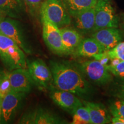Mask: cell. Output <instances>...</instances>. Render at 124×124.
Returning <instances> with one entry per match:
<instances>
[{"label": "cell", "mask_w": 124, "mask_h": 124, "mask_svg": "<svg viewBox=\"0 0 124 124\" xmlns=\"http://www.w3.org/2000/svg\"><path fill=\"white\" fill-rule=\"evenodd\" d=\"M93 58H94L95 60L100 61L105 67H107L108 66V62H110L111 60L109 56H108V54H107V52H104L103 53L97 54V55L94 56Z\"/></svg>", "instance_id": "26"}, {"label": "cell", "mask_w": 124, "mask_h": 124, "mask_svg": "<svg viewBox=\"0 0 124 124\" xmlns=\"http://www.w3.org/2000/svg\"><path fill=\"white\" fill-rule=\"evenodd\" d=\"M0 59L8 71L27 68L25 53L13 40L0 33Z\"/></svg>", "instance_id": "2"}, {"label": "cell", "mask_w": 124, "mask_h": 124, "mask_svg": "<svg viewBox=\"0 0 124 124\" xmlns=\"http://www.w3.org/2000/svg\"><path fill=\"white\" fill-rule=\"evenodd\" d=\"M75 28L82 35L94 32L95 25V7L83 10L72 17Z\"/></svg>", "instance_id": "13"}, {"label": "cell", "mask_w": 124, "mask_h": 124, "mask_svg": "<svg viewBox=\"0 0 124 124\" xmlns=\"http://www.w3.org/2000/svg\"><path fill=\"white\" fill-rule=\"evenodd\" d=\"M118 18L110 0H97L95 6L94 32L108 28H118Z\"/></svg>", "instance_id": "5"}, {"label": "cell", "mask_w": 124, "mask_h": 124, "mask_svg": "<svg viewBox=\"0 0 124 124\" xmlns=\"http://www.w3.org/2000/svg\"><path fill=\"white\" fill-rule=\"evenodd\" d=\"M43 25V38L46 46L54 53L64 55L60 29L45 17H40Z\"/></svg>", "instance_id": "8"}, {"label": "cell", "mask_w": 124, "mask_h": 124, "mask_svg": "<svg viewBox=\"0 0 124 124\" xmlns=\"http://www.w3.org/2000/svg\"><path fill=\"white\" fill-rule=\"evenodd\" d=\"M106 68L112 75L120 78H124V61H121L115 66H108Z\"/></svg>", "instance_id": "25"}, {"label": "cell", "mask_w": 124, "mask_h": 124, "mask_svg": "<svg viewBox=\"0 0 124 124\" xmlns=\"http://www.w3.org/2000/svg\"><path fill=\"white\" fill-rule=\"evenodd\" d=\"M111 122L113 124H124V118L113 117Z\"/></svg>", "instance_id": "28"}, {"label": "cell", "mask_w": 124, "mask_h": 124, "mask_svg": "<svg viewBox=\"0 0 124 124\" xmlns=\"http://www.w3.org/2000/svg\"><path fill=\"white\" fill-rule=\"evenodd\" d=\"M5 72V71L3 70L2 69H1V68H0V85H1V81H2L3 77H4V75Z\"/></svg>", "instance_id": "30"}, {"label": "cell", "mask_w": 124, "mask_h": 124, "mask_svg": "<svg viewBox=\"0 0 124 124\" xmlns=\"http://www.w3.org/2000/svg\"><path fill=\"white\" fill-rule=\"evenodd\" d=\"M76 66L86 78L97 85H105L112 81V74L98 60H87Z\"/></svg>", "instance_id": "6"}, {"label": "cell", "mask_w": 124, "mask_h": 124, "mask_svg": "<svg viewBox=\"0 0 124 124\" xmlns=\"http://www.w3.org/2000/svg\"><path fill=\"white\" fill-rule=\"evenodd\" d=\"M71 17L83 10L95 7L97 0H62Z\"/></svg>", "instance_id": "18"}, {"label": "cell", "mask_w": 124, "mask_h": 124, "mask_svg": "<svg viewBox=\"0 0 124 124\" xmlns=\"http://www.w3.org/2000/svg\"><path fill=\"white\" fill-rule=\"evenodd\" d=\"M71 114L72 115V124H91L89 111L83 104L78 107Z\"/></svg>", "instance_id": "20"}, {"label": "cell", "mask_w": 124, "mask_h": 124, "mask_svg": "<svg viewBox=\"0 0 124 124\" xmlns=\"http://www.w3.org/2000/svg\"><path fill=\"white\" fill-rule=\"evenodd\" d=\"M115 95L119 99L124 100V79L120 83L116 91Z\"/></svg>", "instance_id": "27"}, {"label": "cell", "mask_w": 124, "mask_h": 124, "mask_svg": "<svg viewBox=\"0 0 124 124\" xmlns=\"http://www.w3.org/2000/svg\"><path fill=\"white\" fill-rule=\"evenodd\" d=\"M12 90L10 80L8 76L7 71L5 72L4 75L0 85V99L2 100L4 97Z\"/></svg>", "instance_id": "24"}, {"label": "cell", "mask_w": 124, "mask_h": 124, "mask_svg": "<svg viewBox=\"0 0 124 124\" xmlns=\"http://www.w3.org/2000/svg\"><path fill=\"white\" fill-rule=\"evenodd\" d=\"M66 121L47 110L43 108H38L35 109L33 124H66Z\"/></svg>", "instance_id": "19"}, {"label": "cell", "mask_w": 124, "mask_h": 124, "mask_svg": "<svg viewBox=\"0 0 124 124\" xmlns=\"http://www.w3.org/2000/svg\"><path fill=\"white\" fill-rule=\"evenodd\" d=\"M83 104L89 111L91 124L110 123V113L103 104L85 101H83Z\"/></svg>", "instance_id": "15"}, {"label": "cell", "mask_w": 124, "mask_h": 124, "mask_svg": "<svg viewBox=\"0 0 124 124\" xmlns=\"http://www.w3.org/2000/svg\"><path fill=\"white\" fill-rule=\"evenodd\" d=\"M106 52L110 59L117 58L124 61V41L118 43L115 47Z\"/></svg>", "instance_id": "23"}, {"label": "cell", "mask_w": 124, "mask_h": 124, "mask_svg": "<svg viewBox=\"0 0 124 124\" xmlns=\"http://www.w3.org/2000/svg\"><path fill=\"white\" fill-rule=\"evenodd\" d=\"M12 90L28 94L34 85L27 68H18L7 71Z\"/></svg>", "instance_id": "11"}, {"label": "cell", "mask_w": 124, "mask_h": 124, "mask_svg": "<svg viewBox=\"0 0 124 124\" xmlns=\"http://www.w3.org/2000/svg\"><path fill=\"white\" fill-rule=\"evenodd\" d=\"M106 52L95 39L93 37L83 38L74 54L78 56L93 57Z\"/></svg>", "instance_id": "17"}, {"label": "cell", "mask_w": 124, "mask_h": 124, "mask_svg": "<svg viewBox=\"0 0 124 124\" xmlns=\"http://www.w3.org/2000/svg\"><path fill=\"white\" fill-rule=\"evenodd\" d=\"M27 69L34 85L40 90H49L53 86V79L50 68L41 59H27Z\"/></svg>", "instance_id": "4"}, {"label": "cell", "mask_w": 124, "mask_h": 124, "mask_svg": "<svg viewBox=\"0 0 124 124\" xmlns=\"http://www.w3.org/2000/svg\"><path fill=\"white\" fill-rule=\"evenodd\" d=\"M108 110L113 117L124 118V100H113L108 105Z\"/></svg>", "instance_id": "22"}, {"label": "cell", "mask_w": 124, "mask_h": 124, "mask_svg": "<svg viewBox=\"0 0 124 124\" xmlns=\"http://www.w3.org/2000/svg\"><path fill=\"white\" fill-rule=\"evenodd\" d=\"M25 7L26 12L33 17L40 16L41 7L45 0H23Z\"/></svg>", "instance_id": "21"}, {"label": "cell", "mask_w": 124, "mask_h": 124, "mask_svg": "<svg viewBox=\"0 0 124 124\" xmlns=\"http://www.w3.org/2000/svg\"><path fill=\"white\" fill-rule=\"evenodd\" d=\"M60 29L64 55L74 54L83 39V35L75 28L70 27L69 26L61 28Z\"/></svg>", "instance_id": "14"}, {"label": "cell", "mask_w": 124, "mask_h": 124, "mask_svg": "<svg viewBox=\"0 0 124 124\" xmlns=\"http://www.w3.org/2000/svg\"><path fill=\"white\" fill-rule=\"evenodd\" d=\"M91 36L95 39L105 51H108L121 42L122 34L117 28H108L93 32Z\"/></svg>", "instance_id": "12"}, {"label": "cell", "mask_w": 124, "mask_h": 124, "mask_svg": "<svg viewBox=\"0 0 124 124\" xmlns=\"http://www.w3.org/2000/svg\"><path fill=\"white\" fill-rule=\"evenodd\" d=\"M50 69L53 85L57 89L86 97L92 93V87L77 66L66 62L51 61Z\"/></svg>", "instance_id": "1"}, {"label": "cell", "mask_w": 124, "mask_h": 124, "mask_svg": "<svg viewBox=\"0 0 124 124\" xmlns=\"http://www.w3.org/2000/svg\"><path fill=\"white\" fill-rule=\"evenodd\" d=\"M49 90V97L54 103L71 114L83 105V102L73 93L57 89L54 85Z\"/></svg>", "instance_id": "10"}, {"label": "cell", "mask_w": 124, "mask_h": 124, "mask_svg": "<svg viewBox=\"0 0 124 124\" xmlns=\"http://www.w3.org/2000/svg\"><path fill=\"white\" fill-rule=\"evenodd\" d=\"M122 28H123L124 30V16L123 21H122Z\"/></svg>", "instance_id": "32"}, {"label": "cell", "mask_w": 124, "mask_h": 124, "mask_svg": "<svg viewBox=\"0 0 124 124\" xmlns=\"http://www.w3.org/2000/svg\"><path fill=\"white\" fill-rule=\"evenodd\" d=\"M27 93L11 90L2 100V121L8 123L13 120Z\"/></svg>", "instance_id": "9"}, {"label": "cell", "mask_w": 124, "mask_h": 124, "mask_svg": "<svg viewBox=\"0 0 124 124\" xmlns=\"http://www.w3.org/2000/svg\"><path fill=\"white\" fill-rule=\"evenodd\" d=\"M0 33L13 40L26 54H32L17 21L9 17H0Z\"/></svg>", "instance_id": "7"}, {"label": "cell", "mask_w": 124, "mask_h": 124, "mask_svg": "<svg viewBox=\"0 0 124 124\" xmlns=\"http://www.w3.org/2000/svg\"><path fill=\"white\" fill-rule=\"evenodd\" d=\"M1 103H2V100L0 99V123L2 121V106H1Z\"/></svg>", "instance_id": "31"}, {"label": "cell", "mask_w": 124, "mask_h": 124, "mask_svg": "<svg viewBox=\"0 0 124 124\" xmlns=\"http://www.w3.org/2000/svg\"><path fill=\"white\" fill-rule=\"evenodd\" d=\"M25 12L23 0H0V17L19 18Z\"/></svg>", "instance_id": "16"}, {"label": "cell", "mask_w": 124, "mask_h": 124, "mask_svg": "<svg viewBox=\"0 0 124 124\" xmlns=\"http://www.w3.org/2000/svg\"><path fill=\"white\" fill-rule=\"evenodd\" d=\"M121 61L120 59H117V58H114V59H111L110 60V63L109 64H108V66H115L116 65H117Z\"/></svg>", "instance_id": "29"}, {"label": "cell", "mask_w": 124, "mask_h": 124, "mask_svg": "<svg viewBox=\"0 0 124 124\" xmlns=\"http://www.w3.org/2000/svg\"><path fill=\"white\" fill-rule=\"evenodd\" d=\"M40 16L45 17L59 28L69 26L72 22V17L62 0H45Z\"/></svg>", "instance_id": "3"}]
</instances>
